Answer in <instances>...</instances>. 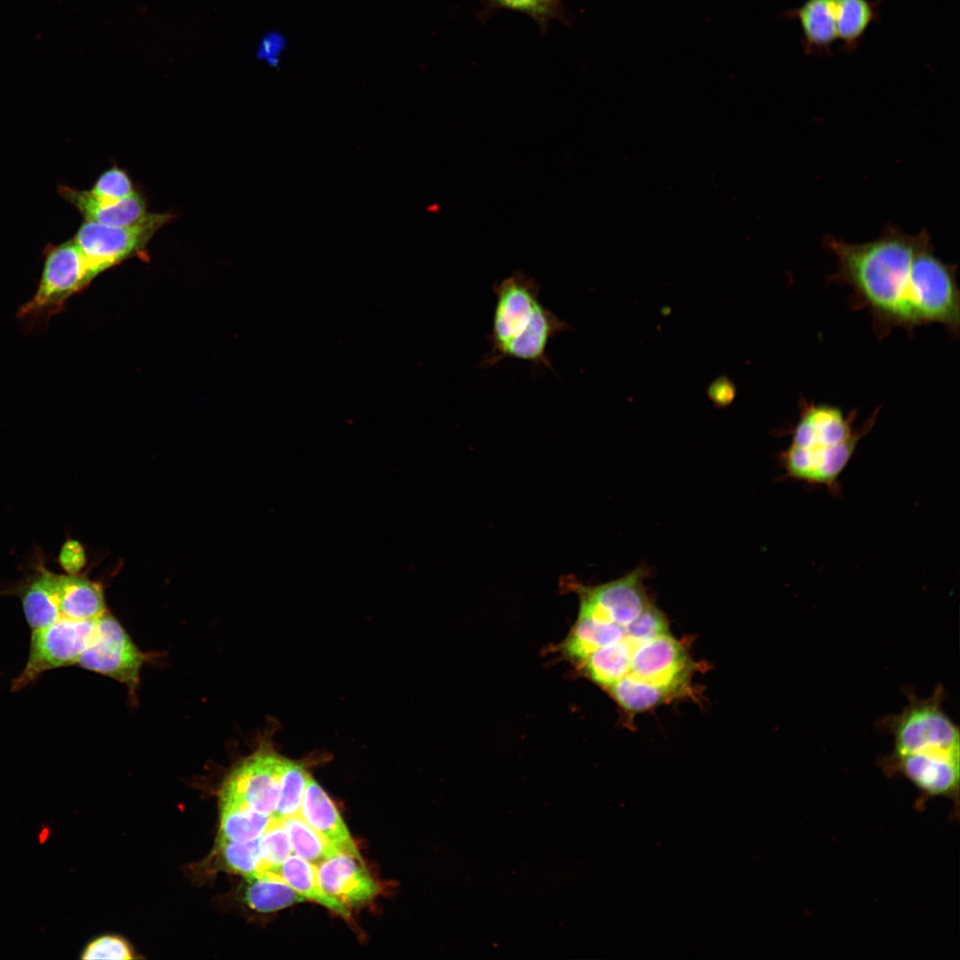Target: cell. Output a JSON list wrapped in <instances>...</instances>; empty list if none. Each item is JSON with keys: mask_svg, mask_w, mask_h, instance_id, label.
Segmentation results:
<instances>
[{"mask_svg": "<svg viewBox=\"0 0 960 960\" xmlns=\"http://www.w3.org/2000/svg\"><path fill=\"white\" fill-rule=\"evenodd\" d=\"M883 0H836V35L841 50L855 52L860 45L868 28L881 20L880 4Z\"/></svg>", "mask_w": 960, "mask_h": 960, "instance_id": "cell-19", "label": "cell"}, {"mask_svg": "<svg viewBox=\"0 0 960 960\" xmlns=\"http://www.w3.org/2000/svg\"><path fill=\"white\" fill-rule=\"evenodd\" d=\"M878 410L856 427L855 410L846 414L838 406L802 399L798 420L789 432L790 444L779 456L784 476L838 496L839 478L860 441L874 427Z\"/></svg>", "mask_w": 960, "mask_h": 960, "instance_id": "cell-3", "label": "cell"}, {"mask_svg": "<svg viewBox=\"0 0 960 960\" xmlns=\"http://www.w3.org/2000/svg\"><path fill=\"white\" fill-rule=\"evenodd\" d=\"M668 624L663 613L653 604L627 628L626 636L636 645L668 632Z\"/></svg>", "mask_w": 960, "mask_h": 960, "instance_id": "cell-31", "label": "cell"}, {"mask_svg": "<svg viewBox=\"0 0 960 960\" xmlns=\"http://www.w3.org/2000/svg\"><path fill=\"white\" fill-rule=\"evenodd\" d=\"M277 724H268L258 738L255 750L229 772L220 790V802L234 804L271 816L279 782L287 760L275 748Z\"/></svg>", "mask_w": 960, "mask_h": 960, "instance_id": "cell-6", "label": "cell"}, {"mask_svg": "<svg viewBox=\"0 0 960 960\" xmlns=\"http://www.w3.org/2000/svg\"><path fill=\"white\" fill-rule=\"evenodd\" d=\"M59 193L77 209L85 220L105 226H127L148 213L146 200L138 192L115 202L98 199L90 191L68 186L60 187Z\"/></svg>", "mask_w": 960, "mask_h": 960, "instance_id": "cell-15", "label": "cell"}, {"mask_svg": "<svg viewBox=\"0 0 960 960\" xmlns=\"http://www.w3.org/2000/svg\"><path fill=\"white\" fill-rule=\"evenodd\" d=\"M310 776L306 762L287 758L281 775L272 818L282 820L300 815L303 795Z\"/></svg>", "mask_w": 960, "mask_h": 960, "instance_id": "cell-25", "label": "cell"}, {"mask_svg": "<svg viewBox=\"0 0 960 960\" xmlns=\"http://www.w3.org/2000/svg\"><path fill=\"white\" fill-rule=\"evenodd\" d=\"M612 697L626 711H647L665 702L675 694L662 686L626 676L609 686Z\"/></svg>", "mask_w": 960, "mask_h": 960, "instance_id": "cell-23", "label": "cell"}, {"mask_svg": "<svg viewBox=\"0 0 960 960\" xmlns=\"http://www.w3.org/2000/svg\"><path fill=\"white\" fill-rule=\"evenodd\" d=\"M481 8L477 12V18L484 22L501 10L517 12L529 16L540 27L544 35L552 20H558L565 26H570L571 15L562 14L548 6L540 0H480Z\"/></svg>", "mask_w": 960, "mask_h": 960, "instance_id": "cell-27", "label": "cell"}, {"mask_svg": "<svg viewBox=\"0 0 960 960\" xmlns=\"http://www.w3.org/2000/svg\"><path fill=\"white\" fill-rule=\"evenodd\" d=\"M304 900V897L275 873L262 872L246 877L244 900L254 910L273 912Z\"/></svg>", "mask_w": 960, "mask_h": 960, "instance_id": "cell-21", "label": "cell"}, {"mask_svg": "<svg viewBox=\"0 0 960 960\" xmlns=\"http://www.w3.org/2000/svg\"><path fill=\"white\" fill-rule=\"evenodd\" d=\"M305 899L313 900L344 918L350 916L348 907L326 893L321 887L317 868L296 854H291L275 873Z\"/></svg>", "mask_w": 960, "mask_h": 960, "instance_id": "cell-20", "label": "cell"}, {"mask_svg": "<svg viewBox=\"0 0 960 960\" xmlns=\"http://www.w3.org/2000/svg\"><path fill=\"white\" fill-rule=\"evenodd\" d=\"M260 837L244 842L220 838V853L224 867L245 877L260 874L263 867Z\"/></svg>", "mask_w": 960, "mask_h": 960, "instance_id": "cell-28", "label": "cell"}, {"mask_svg": "<svg viewBox=\"0 0 960 960\" xmlns=\"http://www.w3.org/2000/svg\"><path fill=\"white\" fill-rule=\"evenodd\" d=\"M81 958L131 960L134 956L124 940L113 935H104L92 940L82 952Z\"/></svg>", "mask_w": 960, "mask_h": 960, "instance_id": "cell-32", "label": "cell"}, {"mask_svg": "<svg viewBox=\"0 0 960 960\" xmlns=\"http://www.w3.org/2000/svg\"><path fill=\"white\" fill-rule=\"evenodd\" d=\"M85 560L84 549L79 541L68 540L63 544L59 562L68 574H76L84 566Z\"/></svg>", "mask_w": 960, "mask_h": 960, "instance_id": "cell-34", "label": "cell"}, {"mask_svg": "<svg viewBox=\"0 0 960 960\" xmlns=\"http://www.w3.org/2000/svg\"><path fill=\"white\" fill-rule=\"evenodd\" d=\"M300 816L340 852L363 860L334 804L311 776L305 788Z\"/></svg>", "mask_w": 960, "mask_h": 960, "instance_id": "cell-13", "label": "cell"}, {"mask_svg": "<svg viewBox=\"0 0 960 960\" xmlns=\"http://www.w3.org/2000/svg\"><path fill=\"white\" fill-rule=\"evenodd\" d=\"M96 625L97 620L60 617L49 626L33 629L27 664L12 690H20L47 670L77 663L93 638Z\"/></svg>", "mask_w": 960, "mask_h": 960, "instance_id": "cell-8", "label": "cell"}, {"mask_svg": "<svg viewBox=\"0 0 960 960\" xmlns=\"http://www.w3.org/2000/svg\"><path fill=\"white\" fill-rule=\"evenodd\" d=\"M627 627L579 614L563 644V650L571 659L580 663L596 650L624 639Z\"/></svg>", "mask_w": 960, "mask_h": 960, "instance_id": "cell-18", "label": "cell"}, {"mask_svg": "<svg viewBox=\"0 0 960 960\" xmlns=\"http://www.w3.org/2000/svg\"><path fill=\"white\" fill-rule=\"evenodd\" d=\"M780 16L799 23L806 55L831 56L832 45L837 40L836 0H805Z\"/></svg>", "mask_w": 960, "mask_h": 960, "instance_id": "cell-14", "label": "cell"}, {"mask_svg": "<svg viewBox=\"0 0 960 960\" xmlns=\"http://www.w3.org/2000/svg\"><path fill=\"white\" fill-rule=\"evenodd\" d=\"M272 816L230 803L220 802V838L244 842L260 837Z\"/></svg>", "mask_w": 960, "mask_h": 960, "instance_id": "cell-24", "label": "cell"}, {"mask_svg": "<svg viewBox=\"0 0 960 960\" xmlns=\"http://www.w3.org/2000/svg\"><path fill=\"white\" fill-rule=\"evenodd\" d=\"M59 580L60 575L40 568L20 590L24 614L32 629L49 626L61 617Z\"/></svg>", "mask_w": 960, "mask_h": 960, "instance_id": "cell-16", "label": "cell"}, {"mask_svg": "<svg viewBox=\"0 0 960 960\" xmlns=\"http://www.w3.org/2000/svg\"><path fill=\"white\" fill-rule=\"evenodd\" d=\"M44 256L37 289L17 314L30 326L43 324L62 311L68 300L84 291L96 277L74 239L48 244Z\"/></svg>", "mask_w": 960, "mask_h": 960, "instance_id": "cell-5", "label": "cell"}, {"mask_svg": "<svg viewBox=\"0 0 960 960\" xmlns=\"http://www.w3.org/2000/svg\"><path fill=\"white\" fill-rule=\"evenodd\" d=\"M944 697L940 684L925 699L908 694L903 709L884 719L893 740L884 768L931 796H952L959 788L960 732L943 709Z\"/></svg>", "mask_w": 960, "mask_h": 960, "instance_id": "cell-2", "label": "cell"}, {"mask_svg": "<svg viewBox=\"0 0 960 960\" xmlns=\"http://www.w3.org/2000/svg\"><path fill=\"white\" fill-rule=\"evenodd\" d=\"M824 244L837 260L830 280L851 289L852 308L869 314L880 338L935 324L958 335L956 266L935 255L926 229L909 235L889 226L869 242L826 236Z\"/></svg>", "mask_w": 960, "mask_h": 960, "instance_id": "cell-1", "label": "cell"}, {"mask_svg": "<svg viewBox=\"0 0 960 960\" xmlns=\"http://www.w3.org/2000/svg\"><path fill=\"white\" fill-rule=\"evenodd\" d=\"M60 615L74 620H98L106 611L101 587L76 574L60 575Z\"/></svg>", "mask_w": 960, "mask_h": 960, "instance_id": "cell-17", "label": "cell"}, {"mask_svg": "<svg viewBox=\"0 0 960 960\" xmlns=\"http://www.w3.org/2000/svg\"><path fill=\"white\" fill-rule=\"evenodd\" d=\"M260 849L262 872L276 873L292 852L282 820L272 818L269 826L260 837Z\"/></svg>", "mask_w": 960, "mask_h": 960, "instance_id": "cell-29", "label": "cell"}, {"mask_svg": "<svg viewBox=\"0 0 960 960\" xmlns=\"http://www.w3.org/2000/svg\"><path fill=\"white\" fill-rule=\"evenodd\" d=\"M148 658L117 620L106 612L97 620L93 638L77 664L124 684L132 693L138 688L140 669Z\"/></svg>", "mask_w": 960, "mask_h": 960, "instance_id": "cell-9", "label": "cell"}, {"mask_svg": "<svg viewBox=\"0 0 960 960\" xmlns=\"http://www.w3.org/2000/svg\"><path fill=\"white\" fill-rule=\"evenodd\" d=\"M636 647L626 636L618 643L596 650L580 664L592 681L607 689L628 674L630 659Z\"/></svg>", "mask_w": 960, "mask_h": 960, "instance_id": "cell-22", "label": "cell"}, {"mask_svg": "<svg viewBox=\"0 0 960 960\" xmlns=\"http://www.w3.org/2000/svg\"><path fill=\"white\" fill-rule=\"evenodd\" d=\"M317 877L322 889L347 906L372 900L380 885L364 867L363 860L346 853H337L318 866Z\"/></svg>", "mask_w": 960, "mask_h": 960, "instance_id": "cell-12", "label": "cell"}, {"mask_svg": "<svg viewBox=\"0 0 960 960\" xmlns=\"http://www.w3.org/2000/svg\"><path fill=\"white\" fill-rule=\"evenodd\" d=\"M690 670L684 646L668 632L634 650L627 676L662 686L676 695L684 689Z\"/></svg>", "mask_w": 960, "mask_h": 960, "instance_id": "cell-11", "label": "cell"}, {"mask_svg": "<svg viewBox=\"0 0 960 960\" xmlns=\"http://www.w3.org/2000/svg\"><path fill=\"white\" fill-rule=\"evenodd\" d=\"M644 568L638 567L615 580L593 587L578 588L579 614L614 622L627 627L636 620L651 604L644 579Z\"/></svg>", "mask_w": 960, "mask_h": 960, "instance_id": "cell-10", "label": "cell"}, {"mask_svg": "<svg viewBox=\"0 0 960 960\" xmlns=\"http://www.w3.org/2000/svg\"><path fill=\"white\" fill-rule=\"evenodd\" d=\"M548 8L565 15L569 14V11L563 4V0H540Z\"/></svg>", "mask_w": 960, "mask_h": 960, "instance_id": "cell-35", "label": "cell"}, {"mask_svg": "<svg viewBox=\"0 0 960 960\" xmlns=\"http://www.w3.org/2000/svg\"><path fill=\"white\" fill-rule=\"evenodd\" d=\"M495 305L489 335L490 351L480 362L492 367L507 358L554 372L547 355L549 340L568 332L570 325L547 308L540 299V284L515 271L494 284Z\"/></svg>", "mask_w": 960, "mask_h": 960, "instance_id": "cell-4", "label": "cell"}, {"mask_svg": "<svg viewBox=\"0 0 960 960\" xmlns=\"http://www.w3.org/2000/svg\"><path fill=\"white\" fill-rule=\"evenodd\" d=\"M90 192L98 199L110 202L123 200L136 193L128 173L117 166L100 174Z\"/></svg>", "mask_w": 960, "mask_h": 960, "instance_id": "cell-30", "label": "cell"}, {"mask_svg": "<svg viewBox=\"0 0 960 960\" xmlns=\"http://www.w3.org/2000/svg\"><path fill=\"white\" fill-rule=\"evenodd\" d=\"M282 821L289 836L292 852L315 866L340 853L313 830L300 815L286 818Z\"/></svg>", "mask_w": 960, "mask_h": 960, "instance_id": "cell-26", "label": "cell"}, {"mask_svg": "<svg viewBox=\"0 0 960 960\" xmlns=\"http://www.w3.org/2000/svg\"><path fill=\"white\" fill-rule=\"evenodd\" d=\"M175 216L147 213L127 226H105L85 220L74 241L95 276L124 260L142 255L154 235Z\"/></svg>", "mask_w": 960, "mask_h": 960, "instance_id": "cell-7", "label": "cell"}, {"mask_svg": "<svg viewBox=\"0 0 960 960\" xmlns=\"http://www.w3.org/2000/svg\"><path fill=\"white\" fill-rule=\"evenodd\" d=\"M288 41L285 35L278 30L269 31L260 44L257 56L272 68H277L285 54Z\"/></svg>", "mask_w": 960, "mask_h": 960, "instance_id": "cell-33", "label": "cell"}]
</instances>
